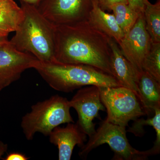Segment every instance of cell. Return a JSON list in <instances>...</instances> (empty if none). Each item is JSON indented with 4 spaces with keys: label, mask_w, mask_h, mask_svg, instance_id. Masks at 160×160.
<instances>
[{
    "label": "cell",
    "mask_w": 160,
    "mask_h": 160,
    "mask_svg": "<svg viewBox=\"0 0 160 160\" xmlns=\"http://www.w3.org/2000/svg\"><path fill=\"white\" fill-rule=\"evenodd\" d=\"M92 25L119 44L124 36L113 14L107 13L98 6L95 0L92 1V7L89 20Z\"/></svg>",
    "instance_id": "cell-14"
},
{
    "label": "cell",
    "mask_w": 160,
    "mask_h": 160,
    "mask_svg": "<svg viewBox=\"0 0 160 160\" xmlns=\"http://www.w3.org/2000/svg\"><path fill=\"white\" fill-rule=\"evenodd\" d=\"M8 35L9 34H7V33L0 32V40L7 39Z\"/></svg>",
    "instance_id": "cell-25"
},
{
    "label": "cell",
    "mask_w": 160,
    "mask_h": 160,
    "mask_svg": "<svg viewBox=\"0 0 160 160\" xmlns=\"http://www.w3.org/2000/svg\"><path fill=\"white\" fill-rule=\"evenodd\" d=\"M126 128L105 120L94 134L89 137L87 144L81 147L79 155L82 158H86L92 150L107 144L114 152L112 160H144L154 155L151 149L140 151L133 148L127 139Z\"/></svg>",
    "instance_id": "cell-5"
},
{
    "label": "cell",
    "mask_w": 160,
    "mask_h": 160,
    "mask_svg": "<svg viewBox=\"0 0 160 160\" xmlns=\"http://www.w3.org/2000/svg\"><path fill=\"white\" fill-rule=\"evenodd\" d=\"M152 43L145 27L143 14H141L134 26L124 34L118 45L132 67L141 72L143 71V62L150 50Z\"/></svg>",
    "instance_id": "cell-10"
},
{
    "label": "cell",
    "mask_w": 160,
    "mask_h": 160,
    "mask_svg": "<svg viewBox=\"0 0 160 160\" xmlns=\"http://www.w3.org/2000/svg\"><path fill=\"white\" fill-rule=\"evenodd\" d=\"M70 108L69 100L58 95L32 105L31 111L23 117L21 123L26 139L31 141L37 132L49 136L60 125L74 122Z\"/></svg>",
    "instance_id": "cell-4"
},
{
    "label": "cell",
    "mask_w": 160,
    "mask_h": 160,
    "mask_svg": "<svg viewBox=\"0 0 160 160\" xmlns=\"http://www.w3.org/2000/svg\"><path fill=\"white\" fill-rule=\"evenodd\" d=\"M23 17L22 8L14 0H0V32L8 34L15 32Z\"/></svg>",
    "instance_id": "cell-15"
},
{
    "label": "cell",
    "mask_w": 160,
    "mask_h": 160,
    "mask_svg": "<svg viewBox=\"0 0 160 160\" xmlns=\"http://www.w3.org/2000/svg\"><path fill=\"white\" fill-rule=\"evenodd\" d=\"M29 158L27 157L26 155L18 152H12L9 153L4 160H27L29 159Z\"/></svg>",
    "instance_id": "cell-22"
},
{
    "label": "cell",
    "mask_w": 160,
    "mask_h": 160,
    "mask_svg": "<svg viewBox=\"0 0 160 160\" xmlns=\"http://www.w3.org/2000/svg\"><path fill=\"white\" fill-rule=\"evenodd\" d=\"M86 136L77 122L67 123L65 127H56L49 136L50 142L58 149V159L70 160L75 146L82 147L87 140Z\"/></svg>",
    "instance_id": "cell-11"
},
{
    "label": "cell",
    "mask_w": 160,
    "mask_h": 160,
    "mask_svg": "<svg viewBox=\"0 0 160 160\" xmlns=\"http://www.w3.org/2000/svg\"><path fill=\"white\" fill-rule=\"evenodd\" d=\"M154 114L152 117L149 118L146 120L137 118L134 120L132 126L126 131L131 132L136 136L142 137L145 133L144 126H152L155 130L156 139L152 149L156 155L159 154L160 151V107L155 109Z\"/></svg>",
    "instance_id": "cell-17"
},
{
    "label": "cell",
    "mask_w": 160,
    "mask_h": 160,
    "mask_svg": "<svg viewBox=\"0 0 160 160\" xmlns=\"http://www.w3.org/2000/svg\"><path fill=\"white\" fill-rule=\"evenodd\" d=\"M19 1L20 2H24L38 7L43 2V0H19Z\"/></svg>",
    "instance_id": "cell-24"
},
{
    "label": "cell",
    "mask_w": 160,
    "mask_h": 160,
    "mask_svg": "<svg viewBox=\"0 0 160 160\" xmlns=\"http://www.w3.org/2000/svg\"><path fill=\"white\" fill-rule=\"evenodd\" d=\"M145 27L152 43H160V0L146 3L143 12Z\"/></svg>",
    "instance_id": "cell-16"
},
{
    "label": "cell",
    "mask_w": 160,
    "mask_h": 160,
    "mask_svg": "<svg viewBox=\"0 0 160 160\" xmlns=\"http://www.w3.org/2000/svg\"><path fill=\"white\" fill-rule=\"evenodd\" d=\"M8 145L5 144L0 141V159L2 158V156L8 150Z\"/></svg>",
    "instance_id": "cell-23"
},
{
    "label": "cell",
    "mask_w": 160,
    "mask_h": 160,
    "mask_svg": "<svg viewBox=\"0 0 160 160\" xmlns=\"http://www.w3.org/2000/svg\"><path fill=\"white\" fill-rule=\"evenodd\" d=\"M92 1L43 0L38 8L54 25H71L89 20Z\"/></svg>",
    "instance_id": "cell-7"
},
{
    "label": "cell",
    "mask_w": 160,
    "mask_h": 160,
    "mask_svg": "<svg viewBox=\"0 0 160 160\" xmlns=\"http://www.w3.org/2000/svg\"><path fill=\"white\" fill-rule=\"evenodd\" d=\"M69 104L77 112V122L80 127L90 137L96 130L93 120L98 118L100 110H105L101 101L99 87L89 86L80 88L69 101Z\"/></svg>",
    "instance_id": "cell-9"
},
{
    "label": "cell",
    "mask_w": 160,
    "mask_h": 160,
    "mask_svg": "<svg viewBox=\"0 0 160 160\" xmlns=\"http://www.w3.org/2000/svg\"><path fill=\"white\" fill-rule=\"evenodd\" d=\"M98 6L104 11H111L112 6L118 4L128 5L127 0H95Z\"/></svg>",
    "instance_id": "cell-20"
},
{
    "label": "cell",
    "mask_w": 160,
    "mask_h": 160,
    "mask_svg": "<svg viewBox=\"0 0 160 160\" xmlns=\"http://www.w3.org/2000/svg\"><path fill=\"white\" fill-rule=\"evenodd\" d=\"M137 86L144 112L148 116L152 115L155 109L160 107V83L142 71L138 75Z\"/></svg>",
    "instance_id": "cell-13"
},
{
    "label": "cell",
    "mask_w": 160,
    "mask_h": 160,
    "mask_svg": "<svg viewBox=\"0 0 160 160\" xmlns=\"http://www.w3.org/2000/svg\"><path fill=\"white\" fill-rule=\"evenodd\" d=\"M33 69L52 88L62 92H71L89 86H123L112 76L86 65L38 60Z\"/></svg>",
    "instance_id": "cell-3"
},
{
    "label": "cell",
    "mask_w": 160,
    "mask_h": 160,
    "mask_svg": "<svg viewBox=\"0 0 160 160\" xmlns=\"http://www.w3.org/2000/svg\"><path fill=\"white\" fill-rule=\"evenodd\" d=\"M111 11L124 34L132 28L141 14L132 9L127 4L122 3L112 6Z\"/></svg>",
    "instance_id": "cell-18"
},
{
    "label": "cell",
    "mask_w": 160,
    "mask_h": 160,
    "mask_svg": "<svg viewBox=\"0 0 160 160\" xmlns=\"http://www.w3.org/2000/svg\"><path fill=\"white\" fill-rule=\"evenodd\" d=\"M20 2L24 17L10 42L19 51L32 55L41 62L55 61V25L36 6Z\"/></svg>",
    "instance_id": "cell-2"
},
{
    "label": "cell",
    "mask_w": 160,
    "mask_h": 160,
    "mask_svg": "<svg viewBox=\"0 0 160 160\" xmlns=\"http://www.w3.org/2000/svg\"><path fill=\"white\" fill-rule=\"evenodd\" d=\"M38 60L19 51L7 39L0 40V92L19 79L24 71L33 69Z\"/></svg>",
    "instance_id": "cell-8"
},
{
    "label": "cell",
    "mask_w": 160,
    "mask_h": 160,
    "mask_svg": "<svg viewBox=\"0 0 160 160\" xmlns=\"http://www.w3.org/2000/svg\"><path fill=\"white\" fill-rule=\"evenodd\" d=\"M99 87L108 122L126 127L130 121L146 115L139 100L131 89L123 86Z\"/></svg>",
    "instance_id": "cell-6"
},
{
    "label": "cell",
    "mask_w": 160,
    "mask_h": 160,
    "mask_svg": "<svg viewBox=\"0 0 160 160\" xmlns=\"http://www.w3.org/2000/svg\"><path fill=\"white\" fill-rule=\"evenodd\" d=\"M110 38L89 21L55 25V60L92 66L113 76Z\"/></svg>",
    "instance_id": "cell-1"
},
{
    "label": "cell",
    "mask_w": 160,
    "mask_h": 160,
    "mask_svg": "<svg viewBox=\"0 0 160 160\" xmlns=\"http://www.w3.org/2000/svg\"><path fill=\"white\" fill-rule=\"evenodd\" d=\"M128 5L132 9L139 14H143L148 0H127Z\"/></svg>",
    "instance_id": "cell-21"
},
{
    "label": "cell",
    "mask_w": 160,
    "mask_h": 160,
    "mask_svg": "<svg viewBox=\"0 0 160 160\" xmlns=\"http://www.w3.org/2000/svg\"><path fill=\"white\" fill-rule=\"evenodd\" d=\"M111 51V66L112 76L121 85L129 88L140 100L137 86L138 72L125 57L119 46L113 39H109Z\"/></svg>",
    "instance_id": "cell-12"
},
{
    "label": "cell",
    "mask_w": 160,
    "mask_h": 160,
    "mask_svg": "<svg viewBox=\"0 0 160 160\" xmlns=\"http://www.w3.org/2000/svg\"><path fill=\"white\" fill-rule=\"evenodd\" d=\"M142 69L160 83V43H152L143 62Z\"/></svg>",
    "instance_id": "cell-19"
}]
</instances>
